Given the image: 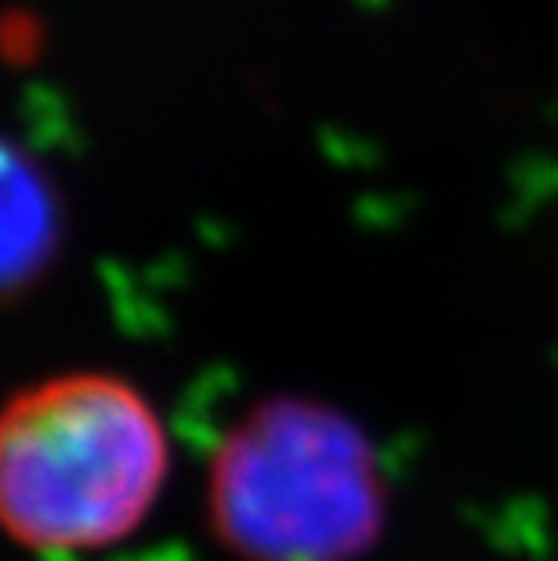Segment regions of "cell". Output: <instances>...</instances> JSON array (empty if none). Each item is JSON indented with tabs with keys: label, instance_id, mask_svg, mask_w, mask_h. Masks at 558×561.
I'll use <instances>...</instances> for the list:
<instances>
[{
	"label": "cell",
	"instance_id": "2",
	"mask_svg": "<svg viewBox=\"0 0 558 561\" xmlns=\"http://www.w3.org/2000/svg\"><path fill=\"white\" fill-rule=\"evenodd\" d=\"M385 515L388 482L371 438L312 399L258 402L210 463V525L243 561H355Z\"/></svg>",
	"mask_w": 558,
	"mask_h": 561
},
{
	"label": "cell",
	"instance_id": "3",
	"mask_svg": "<svg viewBox=\"0 0 558 561\" xmlns=\"http://www.w3.org/2000/svg\"><path fill=\"white\" fill-rule=\"evenodd\" d=\"M58 247V210L44 174L0 141V297L22 290Z\"/></svg>",
	"mask_w": 558,
	"mask_h": 561
},
{
	"label": "cell",
	"instance_id": "1",
	"mask_svg": "<svg viewBox=\"0 0 558 561\" xmlns=\"http://www.w3.org/2000/svg\"><path fill=\"white\" fill-rule=\"evenodd\" d=\"M163 479V424L121 377H52L0 410V529L22 547L94 551L124 540Z\"/></svg>",
	"mask_w": 558,
	"mask_h": 561
}]
</instances>
